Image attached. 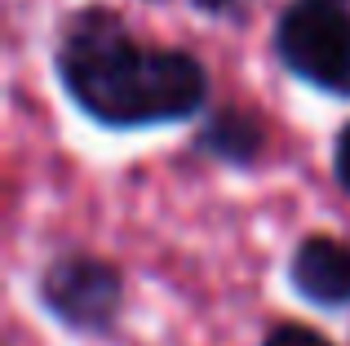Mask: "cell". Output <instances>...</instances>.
I'll return each instance as SVG.
<instances>
[{
  "label": "cell",
  "mask_w": 350,
  "mask_h": 346,
  "mask_svg": "<svg viewBox=\"0 0 350 346\" xmlns=\"http://www.w3.org/2000/svg\"><path fill=\"white\" fill-rule=\"evenodd\" d=\"M58 76L85 116L111 129L178 124L204 111L208 76L182 49H151L107 9L71 18L58 44Z\"/></svg>",
  "instance_id": "6da1fadb"
},
{
  "label": "cell",
  "mask_w": 350,
  "mask_h": 346,
  "mask_svg": "<svg viewBox=\"0 0 350 346\" xmlns=\"http://www.w3.org/2000/svg\"><path fill=\"white\" fill-rule=\"evenodd\" d=\"M275 53L297 80L350 94V14L342 5L301 0L275 23Z\"/></svg>",
  "instance_id": "7a4b0ae2"
},
{
  "label": "cell",
  "mask_w": 350,
  "mask_h": 346,
  "mask_svg": "<svg viewBox=\"0 0 350 346\" xmlns=\"http://www.w3.org/2000/svg\"><path fill=\"white\" fill-rule=\"evenodd\" d=\"M40 306L71 333L103 338L116 329L124 306V280L107 258L94 253H62L40 271Z\"/></svg>",
  "instance_id": "3957f363"
},
{
  "label": "cell",
  "mask_w": 350,
  "mask_h": 346,
  "mask_svg": "<svg viewBox=\"0 0 350 346\" xmlns=\"http://www.w3.org/2000/svg\"><path fill=\"white\" fill-rule=\"evenodd\" d=\"M288 284L310 306H350V240L337 235H306L288 258Z\"/></svg>",
  "instance_id": "277c9868"
},
{
  "label": "cell",
  "mask_w": 350,
  "mask_h": 346,
  "mask_svg": "<svg viewBox=\"0 0 350 346\" xmlns=\"http://www.w3.org/2000/svg\"><path fill=\"white\" fill-rule=\"evenodd\" d=\"M200 147H204V156L226 160V165H253L266 147V133H262L253 111L226 107V111L208 116L204 133H200Z\"/></svg>",
  "instance_id": "5b68a950"
},
{
  "label": "cell",
  "mask_w": 350,
  "mask_h": 346,
  "mask_svg": "<svg viewBox=\"0 0 350 346\" xmlns=\"http://www.w3.org/2000/svg\"><path fill=\"white\" fill-rule=\"evenodd\" d=\"M262 346H333V342H328L324 333L306 329V324H280V329L266 333Z\"/></svg>",
  "instance_id": "8992f818"
},
{
  "label": "cell",
  "mask_w": 350,
  "mask_h": 346,
  "mask_svg": "<svg viewBox=\"0 0 350 346\" xmlns=\"http://www.w3.org/2000/svg\"><path fill=\"white\" fill-rule=\"evenodd\" d=\"M333 169H337V182L350 191V124L337 133V147H333Z\"/></svg>",
  "instance_id": "52a82bcc"
},
{
  "label": "cell",
  "mask_w": 350,
  "mask_h": 346,
  "mask_svg": "<svg viewBox=\"0 0 350 346\" xmlns=\"http://www.w3.org/2000/svg\"><path fill=\"white\" fill-rule=\"evenodd\" d=\"M200 9H204V14H231V9L239 5V0H196Z\"/></svg>",
  "instance_id": "ba28073f"
},
{
  "label": "cell",
  "mask_w": 350,
  "mask_h": 346,
  "mask_svg": "<svg viewBox=\"0 0 350 346\" xmlns=\"http://www.w3.org/2000/svg\"><path fill=\"white\" fill-rule=\"evenodd\" d=\"M324 5H346V0H324Z\"/></svg>",
  "instance_id": "9c48e42d"
}]
</instances>
